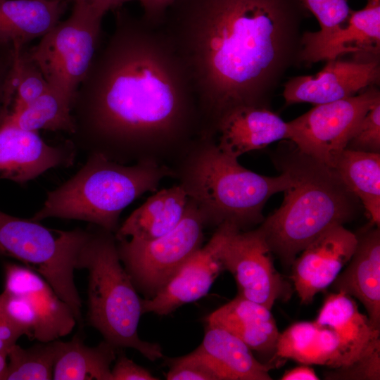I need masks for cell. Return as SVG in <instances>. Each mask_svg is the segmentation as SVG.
Masks as SVG:
<instances>
[{
    "label": "cell",
    "instance_id": "7c38bea8",
    "mask_svg": "<svg viewBox=\"0 0 380 380\" xmlns=\"http://www.w3.org/2000/svg\"><path fill=\"white\" fill-rule=\"evenodd\" d=\"M380 1L351 10L343 25L329 32H303L299 62L313 63L352 55L354 59L379 60Z\"/></svg>",
    "mask_w": 380,
    "mask_h": 380
},
{
    "label": "cell",
    "instance_id": "cb8c5ba5",
    "mask_svg": "<svg viewBox=\"0 0 380 380\" xmlns=\"http://www.w3.org/2000/svg\"><path fill=\"white\" fill-rule=\"evenodd\" d=\"M67 1L0 0V37L25 46L42 37L60 20Z\"/></svg>",
    "mask_w": 380,
    "mask_h": 380
},
{
    "label": "cell",
    "instance_id": "4316f807",
    "mask_svg": "<svg viewBox=\"0 0 380 380\" xmlns=\"http://www.w3.org/2000/svg\"><path fill=\"white\" fill-rule=\"evenodd\" d=\"M334 169L379 227L380 153L345 149Z\"/></svg>",
    "mask_w": 380,
    "mask_h": 380
},
{
    "label": "cell",
    "instance_id": "f1b7e54d",
    "mask_svg": "<svg viewBox=\"0 0 380 380\" xmlns=\"http://www.w3.org/2000/svg\"><path fill=\"white\" fill-rule=\"evenodd\" d=\"M60 341L39 342L28 348L16 343L8 351L9 362L2 380L53 379Z\"/></svg>",
    "mask_w": 380,
    "mask_h": 380
},
{
    "label": "cell",
    "instance_id": "d590c367",
    "mask_svg": "<svg viewBox=\"0 0 380 380\" xmlns=\"http://www.w3.org/2000/svg\"><path fill=\"white\" fill-rule=\"evenodd\" d=\"M327 379H380V348L358 360L351 365L336 368L325 374Z\"/></svg>",
    "mask_w": 380,
    "mask_h": 380
},
{
    "label": "cell",
    "instance_id": "30bf717a",
    "mask_svg": "<svg viewBox=\"0 0 380 380\" xmlns=\"http://www.w3.org/2000/svg\"><path fill=\"white\" fill-rule=\"evenodd\" d=\"M380 101L376 86L336 101L315 105L288 122L289 139L303 153L334 168L371 108Z\"/></svg>",
    "mask_w": 380,
    "mask_h": 380
},
{
    "label": "cell",
    "instance_id": "f35d334b",
    "mask_svg": "<svg viewBox=\"0 0 380 380\" xmlns=\"http://www.w3.org/2000/svg\"><path fill=\"white\" fill-rule=\"evenodd\" d=\"M23 335V331L11 323L6 317L0 322V353H7Z\"/></svg>",
    "mask_w": 380,
    "mask_h": 380
},
{
    "label": "cell",
    "instance_id": "f546056e",
    "mask_svg": "<svg viewBox=\"0 0 380 380\" xmlns=\"http://www.w3.org/2000/svg\"><path fill=\"white\" fill-rule=\"evenodd\" d=\"M49 87L40 70L28 57L25 46L21 47L17 58L16 88L9 113L20 110Z\"/></svg>",
    "mask_w": 380,
    "mask_h": 380
},
{
    "label": "cell",
    "instance_id": "44dd1931",
    "mask_svg": "<svg viewBox=\"0 0 380 380\" xmlns=\"http://www.w3.org/2000/svg\"><path fill=\"white\" fill-rule=\"evenodd\" d=\"M207 324L219 327L241 339L252 351L275 359L279 331L271 309L237 296L207 317Z\"/></svg>",
    "mask_w": 380,
    "mask_h": 380
},
{
    "label": "cell",
    "instance_id": "5bb4252c",
    "mask_svg": "<svg viewBox=\"0 0 380 380\" xmlns=\"http://www.w3.org/2000/svg\"><path fill=\"white\" fill-rule=\"evenodd\" d=\"M380 80L379 60L327 61L315 75L290 78L284 84L286 105L311 103L319 105L355 96Z\"/></svg>",
    "mask_w": 380,
    "mask_h": 380
},
{
    "label": "cell",
    "instance_id": "83f0119b",
    "mask_svg": "<svg viewBox=\"0 0 380 380\" xmlns=\"http://www.w3.org/2000/svg\"><path fill=\"white\" fill-rule=\"evenodd\" d=\"M72 102L51 87L20 110L9 113L3 123L14 125L23 129L74 132Z\"/></svg>",
    "mask_w": 380,
    "mask_h": 380
},
{
    "label": "cell",
    "instance_id": "9c48e42d",
    "mask_svg": "<svg viewBox=\"0 0 380 380\" xmlns=\"http://www.w3.org/2000/svg\"><path fill=\"white\" fill-rule=\"evenodd\" d=\"M205 225L200 210L189 198L182 219L167 234L147 242L116 240L121 262L137 290L146 298L154 296L202 246Z\"/></svg>",
    "mask_w": 380,
    "mask_h": 380
},
{
    "label": "cell",
    "instance_id": "60d3db41",
    "mask_svg": "<svg viewBox=\"0 0 380 380\" xmlns=\"http://www.w3.org/2000/svg\"><path fill=\"white\" fill-rule=\"evenodd\" d=\"M282 380H318L319 376L315 370L308 365L298 366L286 371L282 375Z\"/></svg>",
    "mask_w": 380,
    "mask_h": 380
},
{
    "label": "cell",
    "instance_id": "5b68a950",
    "mask_svg": "<svg viewBox=\"0 0 380 380\" xmlns=\"http://www.w3.org/2000/svg\"><path fill=\"white\" fill-rule=\"evenodd\" d=\"M189 160L182 186L202 214L205 224H230L240 230L262 223V209L274 194L290 184L285 172L277 177L261 175L241 165L238 158L208 140Z\"/></svg>",
    "mask_w": 380,
    "mask_h": 380
},
{
    "label": "cell",
    "instance_id": "3957f363",
    "mask_svg": "<svg viewBox=\"0 0 380 380\" xmlns=\"http://www.w3.org/2000/svg\"><path fill=\"white\" fill-rule=\"evenodd\" d=\"M288 141L273 160L288 175L290 184L281 206L258 227L271 251L287 267L324 232L353 220L360 201L334 168Z\"/></svg>",
    "mask_w": 380,
    "mask_h": 380
},
{
    "label": "cell",
    "instance_id": "ac0fdd59",
    "mask_svg": "<svg viewBox=\"0 0 380 380\" xmlns=\"http://www.w3.org/2000/svg\"><path fill=\"white\" fill-rule=\"evenodd\" d=\"M217 147L238 158L279 140H288V124L268 107L239 106L227 111L217 121Z\"/></svg>",
    "mask_w": 380,
    "mask_h": 380
},
{
    "label": "cell",
    "instance_id": "2e32d148",
    "mask_svg": "<svg viewBox=\"0 0 380 380\" xmlns=\"http://www.w3.org/2000/svg\"><path fill=\"white\" fill-rule=\"evenodd\" d=\"M357 243L356 234L337 225L301 251L291 265V278L303 303H310L316 294L331 285L350 261Z\"/></svg>",
    "mask_w": 380,
    "mask_h": 380
},
{
    "label": "cell",
    "instance_id": "d6986e66",
    "mask_svg": "<svg viewBox=\"0 0 380 380\" xmlns=\"http://www.w3.org/2000/svg\"><path fill=\"white\" fill-rule=\"evenodd\" d=\"M315 322L336 336L342 367H348L380 348V329L358 310L353 297L341 293L329 294Z\"/></svg>",
    "mask_w": 380,
    "mask_h": 380
},
{
    "label": "cell",
    "instance_id": "74e56055",
    "mask_svg": "<svg viewBox=\"0 0 380 380\" xmlns=\"http://www.w3.org/2000/svg\"><path fill=\"white\" fill-rule=\"evenodd\" d=\"M174 0H139L143 9L141 16L153 25H160L167 7Z\"/></svg>",
    "mask_w": 380,
    "mask_h": 380
},
{
    "label": "cell",
    "instance_id": "ffe728a7",
    "mask_svg": "<svg viewBox=\"0 0 380 380\" xmlns=\"http://www.w3.org/2000/svg\"><path fill=\"white\" fill-rule=\"evenodd\" d=\"M355 250L347 267L331 284L336 292L359 300L374 327L380 329V231L357 235Z\"/></svg>",
    "mask_w": 380,
    "mask_h": 380
},
{
    "label": "cell",
    "instance_id": "d4e9b609",
    "mask_svg": "<svg viewBox=\"0 0 380 380\" xmlns=\"http://www.w3.org/2000/svg\"><path fill=\"white\" fill-rule=\"evenodd\" d=\"M275 359H289L300 364L342 367L341 355L335 334L313 322H298L280 333Z\"/></svg>",
    "mask_w": 380,
    "mask_h": 380
},
{
    "label": "cell",
    "instance_id": "7a4b0ae2",
    "mask_svg": "<svg viewBox=\"0 0 380 380\" xmlns=\"http://www.w3.org/2000/svg\"><path fill=\"white\" fill-rule=\"evenodd\" d=\"M298 0H174L160 27L191 79L203 127L214 132L227 111L268 107L289 69L298 63Z\"/></svg>",
    "mask_w": 380,
    "mask_h": 380
},
{
    "label": "cell",
    "instance_id": "1f68e13d",
    "mask_svg": "<svg viewBox=\"0 0 380 380\" xmlns=\"http://www.w3.org/2000/svg\"><path fill=\"white\" fill-rule=\"evenodd\" d=\"M170 362L166 375L168 380H222L215 366L198 348Z\"/></svg>",
    "mask_w": 380,
    "mask_h": 380
},
{
    "label": "cell",
    "instance_id": "484cf974",
    "mask_svg": "<svg viewBox=\"0 0 380 380\" xmlns=\"http://www.w3.org/2000/svg\"><path fill=\"white\" fill-rule=\"evenodd\" d=\"M116 349L105 340L87 346L78 334L70 341H60L53 379L113 380L110 365L116 359Z\"/></svg>",
    "mask_w": 380,
    "mask_h": 380
},
{
    "label": "cell",
    "instance_id": "836d02e7",
    "mask_svg": "<svg viewBox=\"0 0 380 380\" xmlns=\"http://www.w3.org/2000/svg\"><path fill=\"white\" fill-rule=\"evenodd\" d=\"M346 149L380 153V101L376 103L362 118Z\"/></svg>",
    "mask_w": 380,
    "mask_h": 380
},
{
    "label": "cell",
    "instance_id": "8fae6325",
    "mask_svg": "<svg viewBox=\"0 0 380 380\" xmlns=\"http://www.w3.org/2000/svg\"><path fill=\"white\" fill-rule=\"evenodd\" d=\"M272 253L259 228L242 232L232 224L221 250L224 269L233 275L238 296L269 309L291 293L290 284L274 266Z\"/></svg>",
    "mask_w": 380,
    "mask_h": 380
},
{
    "label": "cell",
    "instance_id": "ab89813d",
    "mask_svg": "<svg viewBox=\"0 0 380 380\" xmlns=\"http://www.w3.org/2000/svg\"><path fill=\"white\" fill-rule=\"evenodd\" d=\"M64 1L82 2L105 15L108 11H115L129 1L134 0H61ZM139 1V0H137Z\"/></svg>",
    "mask_w": 380,
    "mask_h": 380
},
{
    "label": "cell",
    "instance_id": "7bdbcfd3",
    "mask_svg": "<svg viewBox=\"0 0 380 380\" xmlns=\"http://www.w3.org/2000/svg\"><path fill=\"white\" fill-rule=\"evenodd\" d=\"M380 0H367V1H379Z\"/></svg>",
    "mask_w": 380,
    "mask_h": 380
},
{
    "label": "cell",
    "instance_id": "ba28073f",
    "mask_svg": "<svg viewBox=\"0 0 380 380\" xmlns=\"http://www.w3.org/2000/svg\"><path fill=\"white\" fill-rule=\"evenodd\" d=\"M70 15L59 21L39 42L26 49L49 87L72 103L99 49L104 15L82 2H73Z\"/></svg>",
    "mask_w": 380,
    "mask_h": 380
},
{
    "label": "cell",
    "instance_id": "52a82bcc",
    "mask_svg": "<svg viewBox=\"0 0 380 380\" xmlns=\"http://www.w3.org/2000/svg\"><path fill=\"white\" fill-rule=\"evenodd\" d=\"M89 230L49 229L31 218L0 210V255L11 257L41 275L72 308L82 327V299L74 280L79 251Z\"/></svg>",
    "mask_w": 380,
    "mask_h": 380
},
{
    "label": "cell",
    "instance_id": "6da1fadb",
    "mask_svg": "<svg viewBox=\"0 0 380 380\" xmlns=\"http://www.w3.org/2000/svg\"><path fill=\"white\" fill-rule=\"evenodd\" d=\"M74 98L70 140L87 154L125 163L201 127L190 75L160 25L126 9Z\"/></svg>",
    "mask_w": 380,
    "mask_h": 380
},
{
    "label": "cell",
    "instance_id": "7402d4cb",
    "mask_svg": "<svg viewBox=\"0 0 380 380\" xmlns=\"http://www.w3.org/2000/svg\"><path fill=\"white\" fill-rule=\"evenodd\" d=\"M189 198L182 185L163 189L136 209L114 233L116 240L147 242L172 230L182 219Z\"/></svg>",
    "mask_w": 380,
    "mask_h": 380
},
{
    "label": "cell",
    "instance_id": "4dcf8cb0",
    "mask_svg": "<svg viewBox=\"0 0 380 380\" xmlns=\"http://www.w3.org/2000/svg\"><path fill=\"white\" fill-rule=\"evenodd\" d=\"M20 47L0 37V126L13 103L16 88L17 58Z\"/></svg>",
    "mask_w": 380,
    "mask_h": 380
},
{
    "label": "cell",
    "instance_id": "8d00e7d4",
    "mask_svg": "<svg viewBox=\"0 0 380 380\" xmlns=\"http://www.w3.org/2000/svg\"><path fill=\"white\" fill-rule=\"evenodd\" d=\"M113 380H156L148 370L120 353L111 369Z\"/></svg>",
    "mask_w": 380,
    "mask_h": 380
},
{
    "label": "cell",
    "instance_id": "603a6c76",
    "mask_svg": "<svg viewBox=\"0 0 380 380\" xmlns=\"http://www.w3.org/2000/svg\"><path fill=\"white\" fill-rule=\"evenodd\" d=\"M198 348L220 373L222 380H270L274 365L259 361L252 350L227 330L207 324Z\"/></svg>",
    "mask_w": 380,
    "mask_h": 380
},
{
    "label": "cell",
    "instance_id": "277c9868",
    "mask_svg": "<svg viewBox=\"0 0 380 380\" xmlns=\"http://www.w3.org/2000/svg\"><path fill=\"white\" fill-rule=\"evenodd\" d=\"M69 179L47 194L42 208L31 217L76 220L115 233L121 212L160 182L172 175L166 166L147 158L125 165L101 154L90 153Z\"/></svg>",
    "mask_w": 380,
    "mask_h": 380
},
{
    "label": "cell",
    "instance_id": "e0dca14e",
    "mask_svg": "<svg viewBox=\"0 0 380 380\" xmlns=\"http://www.w3.org/2000/svg\"><path fill=\"white\" fill-rule=\"evenodd\" d=\"M4 291L25 299L35 315L34 340L49 342L72 331L77 320L72 308L41 275L11 262L4 264Z\"/></svg>",
    "mask_w": 380,
    "mask_h": 380
},
{
    "label": "cell",
    "instance_id": "e575fe53",
    "mask_svg": "<svg viewBox=\"0 0 380 380\" xmlns=\"http://www.w3.org/2000/svg\"><path fill=\"white\" fill-rule=\"evenodd\" d=\"M3 310L7 319L19 328L31 341L37 327L35 315L29 303L22 297L8 293L4 290Z\"/></svg>",
    "mask_w": 380,
    "mask_h": 380
},
{
    "label": "cell",
    "instance_id": "9a60e30c",
    "mask_svg": "<svg viewBox=\"0 0 380 380\" xmlns=\"http://www.w3.org/2000/svg\"><path fill=\"white\" fill-rule=\"evenodd\" d=\"M77 148L70 140L51 146L38 132L14 125L0 126V179L23 184L50 169L73 164Z\"/></svg>",
    "mask_w": 380,
    "mask_h": 380
},
{
    "label": "cell",
    "instance_id": "d6a6232c",
    "mask_svg": "<svg viewBox=\"0 0 380 380\" xmlns=\"http://www.w3.org/2000/svg\"><path fill=\"white\" fill-rule=\"evenodd\" d=\"M313 14L320 26L319 32L333 30L346 23L351 9L348 0H298Z\"/></svg>",
    "mask_w": 380,
    "mask_h": 380
},
{
    "label": "cell",
    "instance_id": "4fadbf2b",
    "mask_svg": "<svg viewBox=\"0 0 380 380\" xmlns=\"http://www.w3.org/2000/svg\"><path fill=\"white\" fill-rule=\"evenodd\" d=\"M229 225L218 226L208 243L191 255L154 296L141 300L142 314L167 315L208 293L224 271L221 250Z\"/></svg>",
    "mask_w": 380,
    "mask_h": 380
},
{
    "label": "cell",
    "instance_id": "b9f144b4",
    "mask_svg": "<svg viewBox=\"0 0 380 380\" xmlns=\"http://www.w3.org/2000/svg\"><path fill=\"white\" fill-rule=\"evenodd\" d=\"M7 353L1 352L0 353V380L3 379V374L6 370L7 362Z\"/></svg>",
    "mask_w": 380,
    "mask_h": 380
},
{
    "label": "cell",
    "instance_id": "8992f818",
    "mask_svg": "<svg viewBox=\"0 0 380 380\" xmlns=\"http://www.w3.org/2000/svg\"><path fill=\"white\" fill-rule=\"evenodd\" d=\"M76 261L88 270V323L117 348H131L151 361L163 357L156 343L141 340L138 326L141 298L122 265L114 233L90 224Z\"/></svg>",
    "mask_w": 380,
    "mask_h": 380
}]
</instances>
